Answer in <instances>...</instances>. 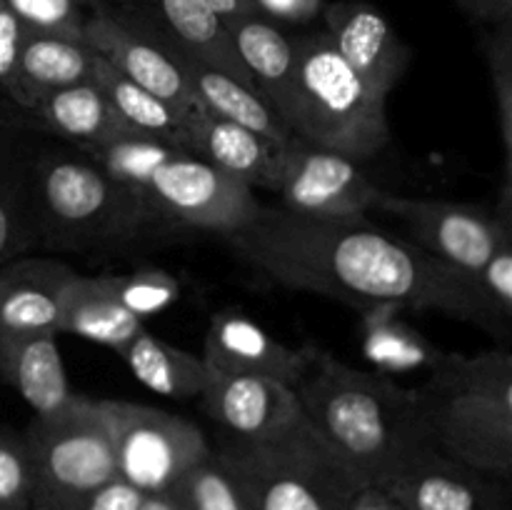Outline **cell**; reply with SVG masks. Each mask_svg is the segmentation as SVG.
I'll use <instances>...</instances> for the list:
<instances>
[{"instance_id":"1","label":"cell","mask_w":512,"mask_h":510,"mask_svg":"<svg viewBox=\"0 0 512 510\" xmlns=\"http://www.w3.org/2000/svg\"><path fill=\"white\" fill-rule=\"evenodd\" d=\"M235 255L273 283L340 300L360 313L393 303L435 310L503 338L505 320L485 303L475 280L455 273L410 240L363 220H315L285 208H265L225 235Z\"/></svg>"},{"instance_id":"2","label":"cell","mask_w":512,"mask_h":510,"mask_svg":"<svg viewBox=\"0 0 512 510\" xmlns=\"http://www.w3.org/2000/svg\"><path fill=\"white\" fill-rule=\"evenodd\" d=\"M295 393L315 438L360 485H380L415 445L425 443L413 388L378 370H355L318 348Z\"/></svg>"},{"instance_id":"3","label":"cell","mask_w":512,"mask_h":510,"mask_svg":"<svg viewBox=\"0 0 512 510\" xmlns=\"http://www.w3.org/2000/svg\"><path fill=\"white\" fill-rule=\"evenodd\" d=\"M415 415L425 443L453 458L512 478V355L445 353L413 388Z\"/></svg>"},{"instance_id":"4","label":"cell","mask_w":512,"mask_h":510,"mask_svg":"<svg viewBox=\"0 0 512 510\" xmlns=\"http://www.w3.org/2000/svg\"><path fill=\"white\" fill-rule=\"evenodd\" d=\"M295 75L278 118L295 138L363 163L390 138L385 98L340 58L325 30L295 35Z\"/></svg>"},{"instance_id":"5","label":"cell","mask_w":512,"mask_h":510,"mask_svg":"<svg viewBox=\"0 0 512 510\" xmlns=\"http://www.w3.org/2000/svg\"><path fill=\"white\" fill-rule=\"evenodd\" d=\"M35 190L38 238L50 250H118L158 220L145 198L110 180L78 150H38Z\"/></svg>"},{"instance_id":"6","label":"cell","mask_w":512,"mask_h":510,"mask_svg":"<svg viewBox=\"0 0 512 510\" xmlns=\"http://www.w3.org/2000/svg\"><path fill=\"white\" fill-rule=\"evenodd\" d=\"M213 450L243 483L253 510H348L365 488L308 423L258 443L223 435Z\"/></svg>"},{"instance_id":"7","label":"cell","mask_w":512,"mask_h":510,"mask_svg":"<svg viewBox=\"0 0 512 510\" xmlns=\"http://www.w3.org/2000/svg\"><path fill=\"white\" fill-rule=\"evenodd\" d=\"M23 438L33 475L30 510H80L100 485L118 478L108 430L88 395L33 415Z\"/></svg>"},{"instance_id":"8","label":"cell","mask_w":512,"mask_h":510,"mask_svg":"<svg viewBox=\"0 0 512 510\" xmlns=\"http://www.w3.org/2000/svg\"><path fill=\"white\" fill-rule=\"evenodd\" d=\"M113 445L118 478L143 495L163 493L213 453L203 430L183 415L133 400H95Z\"/></svg>"},{"instance_id":"9","label":"cell","mask_w":512,"mask_h":510,"mask_svg":"<svg viewBox=\"0 0 512 510\" xmlns=\"http://www.w3.org/2000/svg\"><path fill=\"white\" fill-rule=\"evenodd\" d=\"M378 210L403 220L410 243L418 245L455 273L475 280L503 235L512 233V185L500 188L498 208L450 203L433 198H405L385 190Z\"/></svg>"},{"instance_id":"10","label":"cell","mask_w":512,"mask_h":510,"mask_svg":"<svg viewBox=\"0 0 512 510\" xmlns=\"http://www.w3.org/2000/svg\"><path fill=\"white\" fill-rule=\"evenodd\" d=\"M145 200L155 218L213 230L223 238L248 225L260 210L255 188L188 153L170 158L153 175Z\"/></svg>"},{"instance_id":"11","label":"cell","mask_w":512,"mask_h":510,"mask_svg":"<svg viewBox=\"0 0 512 510\" xmlns=\"http://www.w3.org/2000/svg\"><path fill=\"white\" fill-rule=\"evenodd\" d=\"M275 195L280 208L315 220H363L378 210L385 190L360 163L293 138L283 148Z\"/></svg>"},{"instance_id":"12","label":"cell","mask_w":512,"mask_h":510,"mask_svg":"<svg viewBox=\"0 0 512 510\" xmlns=\"http://www.w3.org/2000/svg\"><path fill=\"white\" fill-rule=\"evenodd\" d=\"M400 510H512L510 480L420 443L378 485Z\"/></svg>"},{"instance_id":"13","label":"cell","mask_w":512,"mask_h":510,"mask_svg":"<svg viewBox=\"0 0 512 510\" xmlns=\"http://www.w3.org/2000/svg\"><path fill=\"white\" fill-rule=\"evenodd\" d=\"M83 40L140 88L150 90L185 113H198L173 45L143 20L125 13L118 5L93 10L85 18Z\"/></svg>"},{"instance_id":"14","label":"cell","mask_w":512,"mask_h":510,"mask_svg":"<svg viewBox=\"0 0 512 510\" xmlns=\"http://www.w3.org/2000/svg\"><path fill=\"white\" fill-rule=\"evenodd\" d=\"M315 353L318 345L288 348L240 308H223L210 315L200 358L210 375H255L298 388Z\"/></svg>"},{"instance_id":"15","label":"cell","mask_w":512,"mask_h":510,"mask_svg":"<svg viewBox=\"0 0 512 510\" xmlns=\"http://www.w3.org/2000/svg\"><path fill=\"white\" fill-rule=\"evenodd\" d=\"M320 18L340 58L373 93L388 100L413 60V50L400 40L388 18L365 0L325 3Z\"/></svg>"},{"instance_id":"16","label":"cell","mask_w":512,"mask_h":510,"mask_svg":"<svg viewBox=\"0 0 512 510\" xmlns=\"http://www.w3.org/2000/svg\"><path fill=\"white\" fill-rule=\"evenodd\" d=\"M198 400L225 438L245 443L275 438L305 423L295 388L255 375H213Z\"/></svg>"},{"instance_id":"17","label":"cell","mask_w":512,"mask_h":510,"mask_svg":"<svg viewBox=\"0 0 512 510\" xmlns=\"http://www.w3.org/2000/svg\"><path fill=\"white\" fill-rule=\"evenodd\" d=\"M75 275L60 260L33 255L0 265V335L58 333L60 305Z\"/></svg>"},{"instance_id":"18","label":"cell","mask_w":512,"mask_h":510,"mask_svg":"<svg viewBox=\"0 0 512 510\" xmlns=\"http://www.w3.org/2000/svg\"><path fill=\"white\" fill-rule=\"evenodd\" d=\"M93 73L95 50L85 40L28 30L0 90L20 110H30L53 93L90 83Z\"/></svg>"},{"instance_id":"19","label":"cell","mask_w":512,"mask_h":510,"mask_svg":"<svg viewBox=\"0 0 512 510\" xmlns=\"http://www.w3.org/2000/svg\"><path fill=\"white\" fill-rule=\"evenodd\" d=\"M118 8L143 20L175 48L253 85L230 45L225 25L200 0H118Z\"/></svg>"},{"instance_id":"20","label":"cell","mask_w":512,"mask_h":510,"mask_svg":"<svg viewBox=\"0 0 512 510\" xmlns=\"http://www.w3.org/2000/svg\"><path fill=\"white\" fill-rule=\"evenodd\" d=\"M173 50L180 68H183L185 80H188L190 85L195 105H198V113L215 115V118L240 125V128L253 130L255 135L270 140V143L278 145V148H285V145L295 138V135L285 128L283 120L278 118L273 105H270L253 85L233 78V75L215 68V65L203 63V60L185 53V50L175 48V45Z\"/></svg>"},{"instance_id":"21","label":"cell","mask_w":512,"mask_h":510,"mask_svg":"<svg viewBox=\"0 0 512 510\" xmlns=\"http://www.w3.org/2000/svg\"><path fill=\"white\" fill-rule=\"evenodd\" d=\"M183 150L225 173L235 175L250 188L273 193L280 173L283 148L260 138L253 130L220 120L208 113H195L185 128Z\"/></svg>"},{"instance_id":"22","label":"cell","mask_w":512,"mask_h":510,"mask_svg":"<svg viewBox=\"0 0 512 510\" xmlns=\"http://www.w3.org/2000/svg\"><path fill=\"white\" fill-rule=\"evenodd\" d=\"M38 150L18 133L0 125V265L38 248Z\"/></svg>"},{"instance_id":"23","label":"cell","mask_w":512,"mask_h":510,"mask_svg":"<svg viewBox=\"0 0 512 510\" xmlns=\"http://www.w3.org/2000/svg\"><path fill=\"white\" fill-rule=\"evenodd\" d=\"M0 375L18 390L33 415L55 413L75 395L65 375L58 333L0 335Z\"/></svg>"},{"instance_id":"24","label":"cell","mask_w":512,"mask_h":510,"mask_svg":"<svg viewBox=\"0 0 512 510\" xmlns=\"http://www.w3.org/2000/svg\"><path fill=\"white\" fill-rule=\"evenodd\" d=\"M225 30L248 78L278 113L288 98L295 75V38L285 35L280 25L270 23L258 13L230 20L225 23Z\"/></svg>"},{"instance_id":"25","label":"cell","mask_w":512,"mask_h":510,"mask_svg":"<svg viewBox=\"0 0 512 510\" xmlns=\"http://www.w3.org/2000/svg\"><path fill=\"white\" fill-rule=\"evenodd\" d=\"M143 328V320L135 318L115 300L105 283V275L78 273L70 280L60 305V335H78L120 353Z\"/></svg>"},{"instance_id":"26","label":"cell","mask_w":512,"mask_h":510,"mask_svg":"<svg viewBox=\"0 0 512 510\" xmlns=\"http://www.w3.org/2000/svg\"><path fill=\"white\" fill-rule=\"evenodd\" d=\"M20 120L28 130L53 135L73 148L98 143L125 130L93 80L40 100L35 108L23 110Z\"/></svg>"},{"instance_id":"27","label":"cell","mask_w":512,"mask_h":510,"mask_svg":"<svg viewBox=\"0 0 512 510\" xmlns=\"http://www.w3.org/2000/svg\"><path fill=\"white\" fill-rule=\"evenodd\" d=\"M405 310L393 303L360 310V345L368 363L383 375L433 370L445 358L438 345L403 320Z\"/></svg>"},{"instance_id":"28","label":"cell","mask_w":512,"mask_h":510,"mask_svg":"<svg viewBox=\"0 0 512 510\" xmlns=\"http://www.w3.org/2000/svg\"><path fill=\"white\" fill-rule=\"evenodd\" d=\"M118 355L138 383L173 400L200 398L213 378L200 355L165 343L145 328Z\"/></svg>"},{"instance_id":"29","label":"cell","mask_w":512,"mask_h":510,"mask_svg":"<svg viewBox=\"0 0 512 510\" xmlns=\"http://www.w3.org/2000/svg\"><path fill=\"white\" fill-rule=\"evenodd\" d=\"M93 83L98 85L100 93L105 95L108 105L113 108L115 118L120 120V125H123L125 130L165 140V143L183 150L185 128H188L190 118H193L195 113H185V110L175 108L168 100L158 98V95H153L150 90L140 88L138 83H133V80L125 78L123 73H118V70H115L108 60L100 58L98 53H95Z\"/></svg>"},{"instance_id":"30","label":"cell","mask_w":512,"mask_h":510,"mask_svg":"<svg viewBox=\"0 0 512 510\" xmlns=\"http://www.w3.org/2000/svg\"><path fill=\"white\" fill-rule=\"evenodd\" d=\"M75 150L83 153L93 165H98L110 180L120 183L123 188L133 190L140 198H145V190H148L153 175L170 158L183 153V150L165 143V140L133 133V130H120V133L110 135V138L83 145V148Z\"/></svg>"},{"instance_id":"31","label":"cell","mask_w":512,"mask_h":510,"mask_svg":"<svg viewBox=\"0 0 512 510\" xmlns=\"http://www.w3.org/2000/svg\"><path fill=\"white\" fill-rule=\"evenodd\" d=\"M173 490L188 510H253L243 483L215 450L193 465Z\"/></svg>"},{"instance_id":"32","label":"cell","mask_w":512,"mask_h":510,"mask_svg":"<svg viewBox=\"0 0 512 510\" xmlns=\"http://www.w3.org/2000/svg\"><path fill=\"white\" fill-rule=\"evenodd\" d=\"M490 68L500 145H503V185H512V20L495 25L483 40Z\"/></svg>"},{"instance_id":"33","label":"cell","mask_w":512,"mask_h":510,"mask_svg":"<svg viewBox=\"0 0 512 510\" xmlns=\"http://www.w3.org/2000/svg\"><path fill=\"white\" fill-rule=\"evenodd\" d=\"M105 283L115 300L140 320L163 313L180 298L178 278L168 270L153 268V265L138 268L133 273L105 275Z\"/></svg>"},{"instance_id":"34","label":"cell","mask_w":512,"mask_h":510,"mask_svg":"<svg viewBox=\"0 0 512 510\" xmlns=\"http://www.w3.org/2000/svg\"><path fill=\"white\" fill-rule=\"evenodd\" d=\"M3 3L28 30L83 40L88 10L80 0H3Z\"/></svg>"},{"instance_id":"35","label":"cell","mask_w":512,"mask_h":510,"mask_svg":"<svg viewBox=\"0 0 512 510\" xmlns=\"http://www.w3.org/2000/svg\"><path fill=\"white\" fill-rule=\"evenodd\" d=\"M30 458L23 433L0 428V510H30Z\"/></svg>"},{"instance_id":"36","label":"cell","mask_w":512,"mask_h":510,"mask_svg":"<svg viewBox=\"0 0 512 510\" xmlns=\"http://www.w3.org/2000/svg\"><path fill=\"white\" fill-rule=\"evenodd\" d=\"M480 295L495 310L500 320L510 325L512 318V233L503 235L495 245L493 255L485 260L483 268L475 275Z\"/></svg>"},{"instance_id":"37","label":"cell","mask_w":512,"mask_h":510,"mask_svg":"<svg viewBox=\"0 0 512 510\" xmlns=\"http://www.w3.org/2000/svg\"><path fill=\"white\" fill-rule=\"evenodd\" d=\"M253 8L275 25H308L323 15L325 0H253Z\"/></svg>"},{"instance_id":"38","label":"cell","mask_w":512,"mask_h":510,"mask_svg":"<svg viewBox=\"0 0 512 510\" xmlns=\"http://www.w3.org/2000/svg\"><path fill=\"white\" fill-rule=\"evenodd\" d=\"M145 495L123 478H113L100 485L93 495L83 503L80 510H138Z\"/></svg>"},{"instance_id":"39","label":"cell","mask_w":512,"mask_h":510,"mask_svg":"<svg viewBox=\"0 0 512 510\" xmlns=\"http://www.w3.org/2000/svg\"><path fill=\"white\" fill-rule=\"evenodd\" d=\"M25 33H28V28H25V25L20 23L18 15L0 0V83H3V80L8 78L10 70H13Z\"/></svg>"},{"instance_id":"40","label":"cell","mask_w":512,"mask_h":510,"mask_svg":"<svg viewBox=\"0 0 512 510\" xmlns=\"http://www.w3.org/2000/svg\"><path fill=\"white\" fill-rule=\"evenodd\" d=\"M468 13H473L475 18L485 20V23H505L512 15V0H460Z\"/></svg>"},{"instance_id":"41","label":"cell","mask_w":512,"mask_h":510,"mask_svg":"<svg viewBox=\"0 0 512 510\" xmlns=\"http://www.w3.org/2000/svg\"><path fill=\"white\" fill-rule=\"evenodd\" d=\"M348 510H400V505L378 485H365L358 490Z\"/></svg>"},{"instance_id":"42","label":"cell","mask_w":512,"mask_h":510,"mask_svg":"<svg viewBox=\"0 0 512 510\" xmlns=\"http://www.w3.org/2000/svg\"><path fill=\"white\" fill-rule=\"evenodd\" d=\"M220 23H230V20L245 18V15H253V0H200Z\"/></svg>"},{"instance_id":"43","label":"cell","mask_w":512,"mask_h":510,"mask_svg":"<svg viewBox=\"0 0 512 510\" xmlns=\"http://www.w3.org/2000/svg\"><path fill=\"white\" fill-rule=\"evenodd\" d=\"M138 510H188V508H185V503L180 500V495L170 488V490H163V493L145 495Z\"/></svg>"},{"instance_id":"44","label":"cell","mask_w":512,"mask_h":510,"mask_svg":"<svg viewBox=\"0 0 512 510\" xmlns=\"http://www.w3.org/2000/svg\"><path fill=\"white\" fill-rule=\"evenodd\" d=\"M80 3H83V8L88 10V13H93V10L110 8V5H115L113 0H80Z\"/></svg>"}]
</instances>
